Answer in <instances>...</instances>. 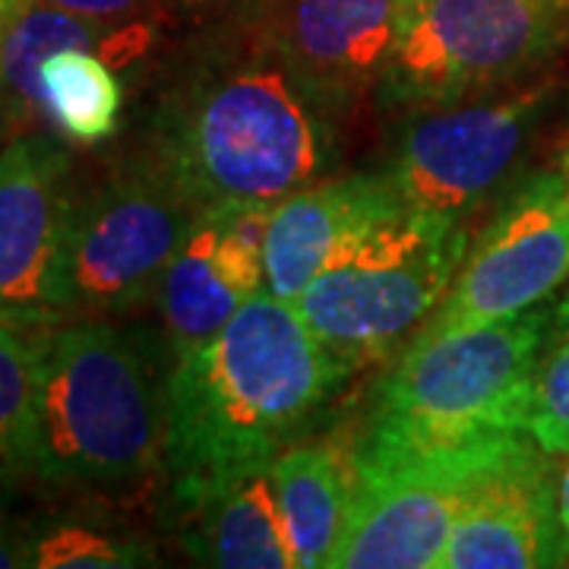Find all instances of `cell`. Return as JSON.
<instances>
[{
  "instance_id": "obj_1",
  "label": "cell",
  "mask_w": 569,
  "mask_h": 569,
  "mask_svg": "<svg viewBox=\"0 0 569 569\" xmlns=\"http://www.w3.org/2000/svg\"><path fill=\"white\" fill-rule=\"evenodd\" d=\"M332 123L253 20L200 32L152 104L140 152L200 212L276 206L323 181Z\"/></svg>"
},
{
  "instance_id": "obj_2",
  "label": "cell",
  "mask_w": 569,
  "mask_h": 569,
  "mask_svg": "<svg viewBox=\"0 0 569 569\" xmlns=\"http://www.w3.org/2000/svg\"><path fill=\"white\" fill-rule=\"evenodd\" d=\"M355 373L298 307L260 291L168 373L162 459L181 503L298 443Z\"/></svg>"
},
{
  "instance_id": "obj_3",
  "label": "cell",
  "mask_w": 569,
  "mask_h": 569,
  "mask_svg": "<svg viewBox=\"0 0 569 569\" xmlns=\"http://www.w3.org/2000/svg\"><path fill=\"white\" fill-rule=\"evenodd\" d=\"M171 355L121 317L67 313L39 370L22 475L54 488H127L162 459Z\"/></svg>"
},
{
  "instance_id": "obj_4",
  "label": "cell",
  "mask_w": 569,
  "mask_h": 569,
  "mask_svg": "<svg viewBox=\"0 0 569 569\" xmlns=\"http://www.w3.org/2000/svg\"><path fill=\"white\" fill-rule=\"evenodd\" d=\"M553 301L497 323L411 339L377 389L355 456H411L522 430Z\"/></svg>"
},
{
  "instance_id": "obj_5",
  "label": "cell",
  "mask_w": 569,
  "mask_h": 569,
  "mask_svg": "<svg viewBox=\"0 0 569 569\" xmlns=\"http://www.w3.org/2000/svg\"><path fill=\"white\" fill-rule=\"evenodd\" d=\"M466 253V222L402 203L387 183L295 307L339 358L361 367L425 323Z\"/></svg>"
},
{
  "instance_id": "obj_6",
  "label": "cell",
  "mask_w": 569,
  "mask_h": 569,
  "mask_svg": "<svg viewBox=\"0 0 569 569\" xmlns=\"http://www.w3.org/2000/svg\"><path fill=\"white\" fill-rule=\"evenodd\" d=\"M569 41L557 0H399L380 99L430 111L507 89Z\"/></svg>"
},
{
  "instance_id": "obj_7",
  "label": "cell",
  "mask_w": 569,
  "mask_h": 569,
  "mask_svg": "<svg viewBox=\"0 0 569 569\" xmlns=\"http://www.w3.org/2000/svg\"><path fill=\"white\" fill-rule=\"evenodd\" d=\"M200 209L146 152L77 190L67 313L127 317L156 301L171 257Z\"/></svg>"
},
{
  "instance_id": "obj_8",
  "label": "cell",
  "mask_w": 569,
  "mask_h": 569,
  "mask_svg": "<svg viewBox=\"0 0 569 569\" xmlns=\"http://www.w3.org/2000/svg\"><path fill=\"white\" fill-rule=\"evenodd\" d=\"M512 430L411 456H351L355 488L332 569H433L475 471Z\"/></svg>"
},
{
  "instance_id": "obj_9",
  "label": "cell",
  "mask_w": 569,
  "mask_h": 569,
  "mask_svg": "<svg viewBox=\"0 0 569 569\" xmlns=\"http://www.w3.org/2000/svg\"><path fill=\"white\" fill-rule=\"evenodd\" d=\"M569 276V159L522 178L411 339L497 323L548 301ZM408 339V342H411Z\"/></svg>"
},
{
  "instance_id": "obj_10",
  "label": "cell",
  "mask_w": 569,
  "mask_h": 569,
  "mask_svg": "<svg viewBox=\"0 0 569 569\" xmlns=\"http://www.w3.org/2000/svg\"><path fill=\"white\" fill-rule=\"evenodd\" d=\"M545 89L490 104L430 108L399 137L380 171L402 203L466 222L526 156Z\"/></svg>"
},
{
  "instance_id": "obj_11",
  "label": "cell",
  "mask_w": 569,
  "mask_h": 569,
  "mask_svg": "<svg viewBox=\"0 0 569 569\" xmlns=\"http://www.w3.org/2000/svg\"><path fill=\"white\" fill-rule=\"evenodd\" d=\"M73 159L58 137L20 130L0 146V307L67 313Z\"/></svg>"
},
{
  "instance_id": "obj_12",
  "label": "cell",
  "mask_w": 569,
  "mask_h": 569,
  "mask_svg": "<svg viewBox=\"0 0 569 569\" xmlns=\"http://www.w3.org/2000/svg\"><path fill=\"white\" fill-rule=\"evenodd\" d=\"M557 485L553 456L507 433L475 471L437 569L560 567Z\"/></svg>"
},
{
  "instance_id": "obj_13",
  "label": "cell",
  "mask_w": 569,
  "mask_h": 569,
  "mask_svg": "<svg viewBox=\"0 0 569 569\" xmlns=\"http://www.w3.org/2000/svg\"><path fill=\"white\" fill-rule=\"evenodd\" d=\"M272 206L206 209L164 269L156 310L171 361L209 342L266 284Z\"/></svg>"
},
{
  "instance_id": "obj_14",
  "label": "cell",
  "mask_w": 569,
  "mask_h": 569,
  "mask_svg": "<svg viewBox=\"0 0 569 569\" xmlns=\"http://www.w3.org/2000/svg\"><path fill=\"white\" fill-rule=\"evenodd\" d=\"M263 20L307 92L339 121L383 80L399 0H276Z\"/></svg>"
},
{
  "instance_id": "obj_15",
  "label": "cell",
  "mask_w": 569,
  "mask_h": 569,
  "mask_svg": "<svg viewBox=\"0 0 569 569\" xmlns=\"http://www.w3.org/2000/svg\"><path fill=\"white\" fill-rule=\"evenodd\" d=\"M269 466L241 471L174 503L181 512L183 548L197 563L224 569L298 567Z\"/></svg>"
},
{
  "instance_id": "obj_16",
  "label": "cell",
  "mask_w": 569,
  "mask_h": 569,
  "mask_svg": "<svg viewBox=\"0 0 569 569\" xmlns=\"http://www.w3.org/2000/svg\"><path fill=\"white\" fill-rule=\"evenodd\" d=\"M387 190L383 174L317 181L272 206L266 228V291L295 305L351 224Z\"/></svg>"
},
{
  "instance_id": "obj_17",
  "label": "cell",
  "mask_w": 569,
  "mask_h": 569,
  "mask_svg": "<svg viewBox=\"0 0 569 569\" xmlns=\"http://www.w3.org/2000/svg\"><path fill=\"white\" fill-rule=\"evenodd\" d=\"M269 471L298 567H329L346 529L355 459H346L332 443H291L272 459Z\"/></svg>"
},
{
  "instance_id": "obj_18",
  "label": "cell",
  "mask_w": 569,
  "mask_h": 569,
  "mask_svg": "<svg viewBox=\"0 0 569 569\" xmlns=\"http://www.w3.org/2000/svg\"><path fill=\"white\" fill-rule=\"evenodd\" d=\"M39 92L44 121L67 140L92 146L108 140L123 108L118 70L89 48H63L39 67Z\"/></svg>"
},
{
  "instance_id": "obj_19",
  "label": "cell",
  "mask_w": 569,
  "mask_h": 569,
  "mask_svg": "<svg viewBox=\"0 0 569 569\" xmlns=\"http://www.w3.org/2000/svg\"><path fill=\"white\" fill-rule=\"evenodd\" d=\"M63 317L67 313L0 307V481L22 475L44 348Z\"/></svg>"
},
{
  "instance_id": "obj_20",
  "label": "cell",
  "mask_w": 569,
  "mask_h": 569,
  "mask_svg": "<svg viewBox=\"0 0 569 569\" xmlns=\"http://www.w3.org/2000/svg\"><path fill=\"white\" fill-rule=\"evenodd\" d=\"M522 430L553 459L569 456V291L553 301V320L535 367Z\"/></svg>"
},
{
  "instance_id": "obj_21",
  "label": "cell",
  "mask_w": 569,
  "mask_h": 569,
  "mask_svg": "<svg viewBox=\"0 0 569 569\" xmlns=\"http://www.w3.org/2000/svg\"><path fill=\"white\" fill-rule=\"evenodd\" d=\"M152 553L111 531L89 529V526H51L32 535L29 567L36 569H118V567H149Z\"/></svg>"
},
{
  "instance_id": "obj_22",
  "label": "cell",
  "mask_w": 569,
  "mask_h": 569,
  "mask_svg": "<svg viewBox=\"0 0 569 569\" xmlns=\"http://www.w3.org/2000/svg\"><path fill=\"white\" fill-rule=\"evenodd\" d=\"M171 22L187 20L200 32L219 26H241V22L263 20L276 7V0H162Z\"/></svg>"
},
{
  "instance_id": "obj_23",
  "label": "cell",
  "mask_w": 569,
  "mask_h": 569,
  "mask_svg": "<svg viewBox=\"0 0 569 569\" xmlns=\"http://www.w3.org/2000/svg\"><path fill=\"white\" fill-rule=\"evenodd\" d=\"M41 3L77 13L82 20L102 22L111 29L133 26V22H159V26L171 22L162 0H41Z\"/></svg>"
},
{
  "instance_id": "obj_24",
  "label": "cell",
  "mask_w": 569,
  "mask_h": 569,
  "mask_svg": "<svg viewBox=\"0 0 569 569\" xmlns=\"http://www.w3.org/2000/svg\"><path fill=\"white\" fill-rule=\"evenodd\" d=\"M32 553V531H22L10 522V516L0 509V569L29 567Z\"/></svg>"
},
{
  "instance_id": "obj_25",
  "label": "cell",
  "mask_w": 569,
  "mask_h": 569,
  "mask_svg": "<svg viewBox=\"0 0 569 569\" xmlns=\"http://www.w3.org/2000/svg\"><path fill=\"white\" fill-rule=\"evenodd\" d=\"M557 529H560V560L569 563V466L557 485Z\"/></svg>"
},
{
  "instance_id": "obj_26",
  "label": "cell",
  "mask_w": 569,
  "mask_h": 569,
  "mask_svg": "<svg viewBox=\"0 0 569 569\" xmlns=\"http://www.w3.org/2000/svg\"><path fill=\"white\" fill-rule=\"evenodd\" d=\"M13 130H17V123L10 121V114H7V111L0 108V146H3V142L13 137Z\"/></svg>"
},
{
  "instance_id": "obj_27",
  "label": "cell",
  "mask_w": 569,
  "mask_h": 569,
  "mask_svg": "<svg viewBox=\"0 0 569 569\" xmlns=\"http://www.w3.org/2000/svg\"><path fill=\"white\" fill-rule=\"evenodd\" d=\"M557 3H563V7H567V10H569V0H557Z\"/></svg>"
},
{
  "instance_id": "obj_28",
  "label": "cell",
  "mask_w": 569,
  "mask_h": 569,
  "mask_svg": "<svg viewBox=\"0 0 569 569\" xmlns=\"http://www.w3.org/2000/svg\"><path fill=\"white\" fill-rule=\"evenodd\" d=\"M7 3H10V0H0V7H7Z\"/></svg>"
}]
</instances>
